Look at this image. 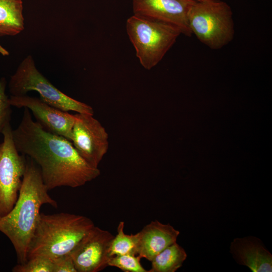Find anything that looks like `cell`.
<instances>
[{
	"label": "cell",
	"mask_w": 272,
	"mask_h": 272,
	"mask_svg": "<svg viewBox=\"0 0 272 272\" xmlns=\"http://www.w3.org/2000/svg\"><path fill=\"white\" fill-rule=\"evenodd\" d=\"M18 152L30 158L39 167L48 190L84 185L100 175L98 168L82 158L71 141L45 130L25 108L20 123L12 130Z\"/></svg>",
	"instance_id": "obj_1"
},
{
	"label": "cell",
	"mask_w": 272,
	"mask_h": 272,
	"mask_svg": "<svg viewBox=\"0 0 272 272\" xmlns=\"http://www.w3.org/2000/svg\"><path fill=\"white\" fill-rule=\"evenodd\" d=\"M26 169L17 200L13 209L0 217V232L10 240L16 253L18 263L28 259L29 245L45 204L57 207L48 194L36 163L26 156Z\"/></svg>",
	"instance_id": "obj_2"
},
{
	"label": "cell",
	"mask_w": 272,
	"mask_h": 272,
	"mask_svg": "<svg viewBox=\"0 0 272 272\" xmlns=\"http://www.w3.org/2000/svg\"><path fill=\"white\" fill-rule=\"evenodd\" d=\"M94 226L90 218L82 215L40 213L28 259L42 256L53 259L69 254Z\"/></svg>",
	"instance_id": "obj_3"
},
{
	"label": "cell",
	"mask_w": 272,
	"mask_h": 272,
	"mask_svg": "<svg viewBox=\"0 0 272 272\" xmlns=\"http://www.w3.org/2000/svg\"><path fill=\"white\" fill-rule=\"evenodd\" d=\"M126 28L137 57L147 70L162 59L182 34L174 25L135 14L127 20Z\"/></svg>",
	"instance_id": "obj_4"
},
{
	"label": "cell",
	"mask_w": 272,
	"mask_h": 272,
	"mask_svg": "<svg viewBox=\"0 0 272 272\" xmlns=\"http://www.w3.org/2000/svg\"><path fill=\"white\" fill-rule=\"evenodd\" d=\"M192 34L212 49H219L230 43L235 35L233 12L221 0L196 1L188 16Z\"/></svg>",
	"instance_id": "obj_5"
},
{
	"label": "cell",
	"mask_w": 272,
	"mask_h": 272,
	"mask_svg": "<svg viewBox=\"0 0 272 272\" xmlns=\"http://www.w3.org/2000/svg\"><path fill=\"white\" fill-rule=\"evenodd\" d=\"M11 96L26 95L36 91L40 98L48 104L62 111L94 114L92 107L73 99L54 86L37 69L31 55H27L11 76L8 84Z\"/></svg>",
	"instance_id": "obj_6"
},
{
	"label": "cell",
	"mask_w": 272,
	"mask_h": 272,
	"mask_svg": "<svg viewBox=\"0 0 272 272\" xmlns=\"http://www.w3.org/2000/svg\"><path fill=\"white\" fill-rule=\"evenodd\" d=\"M12 130L9 123L2 132L4 140L0 144V217L14 206L26 169V159L17 150Z\"/></svg>",
	"instance_id": "obj_7"
},
{
	"label": "cell",
	"mask_w": 272,
	"mask_h": 272,
	"mask_svg": "<svg viewBox=\"0 0 272 272\" xmlns=\"http://www.w3.org/2000/svg\"><path fill=\"white\" fill-rule=\"evenodd\" d=\"M75 115L72 142L86 162L98 168L108 150V134L93 115L78 113Z\"/></svg>",
	"instance_id": "obj_8"
},
{
	"label": "cell",
	"mask_w": 272,
	"mask_h": 272,
	"mask_svg": "<svg viewBox=\"0 0 272 272\" xmlns=\"http://www.w3.org/2000/svg\"><path fill=\"white\" fill-rule=\"evenodd\" d=\"M114 235L94 226L70 252L77 272H98L108 266Z\"/></svg>",
	"instance_id": "obj_9"
},
{
	"label": "cell",
	"mask_w": 272,
	"mask_h": 272,
	"mask_svg": "<svg viewBox=\"0 0 272 272\" xmlns=\"http://www.w3.org/2000/svg\"><path fill=\"white\" fill-rule=\"evenodd\" d=\"M9 101L12 106L30 110L36 121L46 131L72 142L73 128L76 119L75 114L54 107L40 98L27 95L10 96Z\"/></svg>",
	"instance_id": "obj_10"
},
{
	"label": "cell",
	"mask_w": 272,
	"mask_h": 272,
	"mask_svg": "<svg viewBox=\"0 0 272 272\" xmlns=\"http://www.w3.org/2000/svg\"><path fill=\"white\" fill-rule=\"evenodd\" d=\"M195 0H132L134 14L165 22L191 36L188 16Z\"/></svg>",
	"instance_id": "obj_11"
},
{
	"label": "cell",
	"mask_w": 272,
	"mask_h": 272,
	"mask_svg": "<svg viewBox=\"0 0 272 272\" xmlns=\"http://www.w3.org/2000/svg\"><path fill=\"white\" fill-rule=\"evenodd\" d=\"M230 253L238 264L253 272L272 271V255L258 238H234L230 243Z\"/></svg>",
	"instance_id": "obj_12"
},
{
	"label": "cell",
	"mask_w": 272,
	"mask_h": 272,
	"mask_svg": "<svg viewBox=\"0 0 272 272\" xmlns=\"http://www.w3.org/2000/svg\"><path fill=\"white\" fill-rule=\"evenodd\" d=\"M138 255L150 261L168 246L176 242L180 234L169 224L151 221L138 232Z\"/></svg>",
	"instance_id": "obj_13"
},
{
	"label": "cell",
	"mask_w": 272,
	"mask_h": 272,
	"mask_svg": "<svg viewBox=\"0 0 272 272\" xmlns=\"http://www.w3.org/2000/svg\"><path fill=\"white\" fill-rule=\"evenodd\" d=\"M24 28L22 0H0V36L17 35Z\"/></svg>",
	"instance_id": "obj_14"
},
{
	"label": "cell",
	"mask_w": 272,
	"mask_h": 272,
	"mask_svg": "<svg viewBox=\"0 0 272 272\" xmlns=\"http://www.w3.org/2000/svg\"><path fill=\"white\" fill-rule=\"evenodd\" d=\"M186 258L184 249L175 242L152 260L151 267L148 272H175L182 266Z\"/></svg>",
	"instance_id": "obj_15"
},
{
	"label": "cell",
	"mask_w": 272,
	"mask_h": 272,
	"mask_svg": "<svg viewBox=\"0 0 272 272\" xmlns=\"http://www.w3.org/2000/svg\"><path fill=\"white\" fill-rule=\"evenodd\" d=\"M124 222L120 221L117 226V234L112 239L109 249L111 257L123 254L138 255L139 233L126 234L124 231Z\"/></svg>",
	"instance_id": "obj_16"
},
{
	"label": "cell",
	"mask_w": 272,
	"mask_h": 272,
	"mask_svg": "<svg viewBox=\"0 0 272 272\" xmlns=\"http://www.w3.org/2000/svg\"><path fill=\"white\" fill-rule=\"evenodd\" d=\"M141 259L138 255H116L110 257L108 265L117 267L124 272H148L142 265Z\"/></svg>",
	"instance_id": "obj_17"
},
{
	"label": "cell",
	"mask_w": 272,
	"mask_h": 272,
	"mask_svg": "<svg viewBox=\"0 0 272 272\" xmlns=\"http://www.w3.org/2000/svg\"><path fill=\"white\" fill-rule=\"evenodd\" d=\"M12 271L53 272V260L44 256H34L23 264L18 263L13 268Z\"/></svg>",
	"instance_id": "obj_18"
},
{
	"label": "cell",
	"mask_w": 272,
	"mask_h": 272,
	"mask_svg": "<svg viewBox=\"0 0 272 272\" xmlns=\"http://www.w3.org/2000/svg\"><path fill=\"white\" fill-rule=\"evenodd\" d=\"M7 81L4 78L0 80V133L5 126L10 123L12 114L9 98L6 94Z\"/></svg>",
	"instance_id": "obj_19"
},
{
	"label": "cell",
	"mask_w": 272,
	"mask_h": 272,
	"mask_svg": "<svg viewBox=\"0 0 272 272\" xmlns=\"http://www.w3.org/2000/svg\"><path fill=\"white\" fill-rule=\"evenodd\" d=\"M53 272H77L70 253L53 259Z\"/></svg>",
	"instance_id": "obj_20"
},
{
	"label": "cell",
	"mask_w": 272,
	"mask_h": 272,
	"mask_svg": "<svg viewBox=\"0 0 272 272\" xmlns=\"http://www.w3.org/2000/svg\"><path fill=\"white\" fill-rule=\"evenodd\" d=\"M0 53L3 56H8L9 52L0 44Z\"/></svg>",
	"instance_id": "obj_21"
},
{
	"label": "cell",
	"mask_w": 272,
	"mask_h": 272,
	"mask_svg": "<svg viewBox=\"0 0 272 272\" xmlns=\"http://www.w3.org/2000/svg\"><path fill=\"white\" fill-rule=\"evenodd\" d=\"M195 1H201L202 0H195Z\"/></svg>",
	"instance_id": "obj_22"
}]
</instances>
